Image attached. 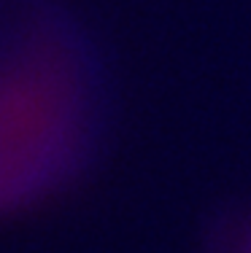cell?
Segmentation results:
<instances>
[{
    "label": "cell",
    "mask_w": 251,
    "mask_h": 253,
    "mask_svg": "<svg viewBox=\"0 0 251 253\" xmlns=\"http://www.w3.org/2000/svg\"><path fill=\"white\" fill-rule=\"evenodd\" d=\"M92 65L65 27L0 41V213L30 205L81 167L95 129Z\"/></svg>",
    "instance_id": "obj_1"
},
{
    "label": "cell",
    "mask_w": 251,
    "mask_h": 253,
    "mask_svg": "<svg viewBox=\"0 0 251 253\" xmlns=\"http://www.w3.org/2000/svg\"><path fill=\"white\" fill-rule=\"evenodd\" d=\"M249 253H251V251H249Z\"/></svg>",
    "instance_id": "obj_2"
}]
</instances>
